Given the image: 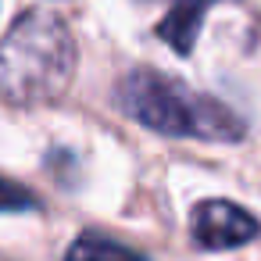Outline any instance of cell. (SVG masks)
Listing matches in <instances>:
<instances>
[{
  "instance_id": "obj_1",
  "label": "cell",
  "mask_w": 261,
  "mask_h": 261,
  "mask_svg": "<svg viewBox=\"0 0 261 261\" xmlns=\"http://www.w3.org/2000/svg\"><path fill=\"white\" fill-rule=\"evenodd\" d=\"M75 65L72 29L50 11H29L0 40V100L11 108L54 104L72 86Z\"/></svg>"
},
{
  "instance_id": "obj_2",
  "label": "cell",
  "mask_w": 261,
  "mask_h": 261,
  "mask_svg": "<svg viewBox=\"0 0 261 261\" xmlns=\"http://www.w3.org/2000/svg\"><path fill=\"white\" fill-rule=\"evenodd\" d=\"M118 108L161 136H182V140H211V143H236L243 140V122L218 104L207 93H197L193 86L168 79L154 68L129 72L118 90Z\"/></svg>"
},
{
  "instance_id": "obj_3",
  "label": "cell",
  "mask_w": 261,
  "mask_h": 261,
  "mask_svg": "<svg viewBox=\"0 0 261 261\" xmlns=\"http://www.w3.org/2000/svg\"><path fill=\"white\" fill-rule=\"evenodd\" d=\"M190 232H193V243L204 250H229V247L250 243L261 232V225L250 211H243L232 200H204L193 207Z\"/></svg>"
},
{
  "instance_id": "obj_4",
  "label": "cell",
  "mask_w": 261,
  "mask_h": 261,
  "mask_svg": "<svg viewBox=\"0 0 261 261\" xmlns=\"http://www.w3.org/2000/svg\"><path fill=\"white\" fill-rule=\"evenodd\" d=\"M222 4V0H168V11L158 22V36L175 50V54H193L197 36H200V22L204 15Z\"/></svg>"
},
{
  "instance_id": "obj_5",
  "label": "cell",
  "mask_w": 261,
  "mask_h": 261,
  "mask_svg": "<svg viewBox=\"0 0 261 261\" xmlns=\"http://www.w3.org/2000/svg\"><path fill=\"white\" fill-rule=\"evenodd\" d=\"M65 261H147V257L140 250H133V247L104 236V232H83L68 247Z\"/></svg>"
},
{
  "instance_id": "obj_6",
  "label": "cell",
  "mask_w": 261,
  "mask_h": 261,
  "mask_svg": "<svg viewBox=\"0 0 261 261\" xmlns=\"http://www.w3.org/2000/svg\"><path fill=\"white\" fill-rule=\"evenodd\" d=\"M33 207H36V197L25 186L0 175V211H33Z\"/></svg>"
}]
</instances>
